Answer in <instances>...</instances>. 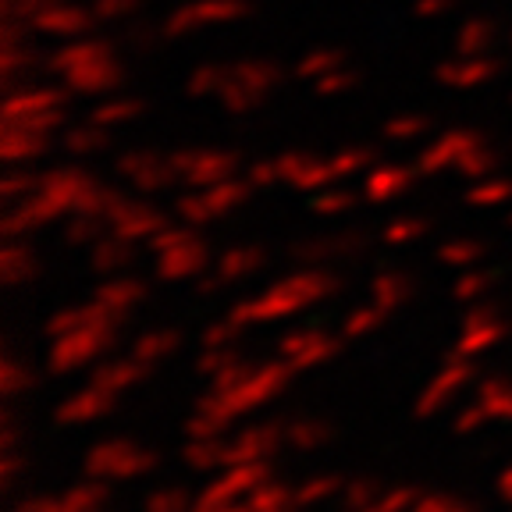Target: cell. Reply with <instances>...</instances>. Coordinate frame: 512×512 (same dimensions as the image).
I'll return each mask as SVG.
<instances>
[{
	"label": "cell",
	"mask_w": 512,
	"mask_h": 512,
	"mask_svg": "<svg viewBox=\"0 0 512 512\" xmlns=\"http://www.w3.org/2000/svg\"><path fill=\"white\" fill-rule=\"evenodd\" d=\"M352 82H356V75L352 72H342V68H335V72L331 75H324V79H320V93H338V89H349Z\"/></svg>",
	"instance_id": "obj_11"
},
{
	"label": "cell",
	"mask_w": 512,
	"mask_h": 512,
	"mask_svg": "<svg viewBox=\"0 0 512 512\" xmlns=\"http://www.w3.org/2000/svg\"><path fill=\"white\" fill-rule=\"evenodd\" d=\"M456 4H459V0H416L413 11L420 18H438V15H445V11L456 8Z\"/></svg>",
	"instance_id": "obj_10"
},
{
	"label": "cell",
	"mask_w": 512,
	"mask_h": 512,
	"mask_svg": "<svg viewBox=\"0 0 512 512\" xmlns=\"http://www.w3.org/2000/svg\"><path fill=\"white\" fill-rule=\"evenodd\" d=\"M498 75V61L491 57H466V61H445L438 68V79L445 86H477V82Z\"/></svg>",
	"instance_id": "obj_3"
},
{
	"label": "cell",
	"mask_w": 512,
	"mask_h": 512,
	"mask_svg": "<svg viewBox=\"0 0 512 512\" xmlns=\"http://www.w3.org/2000/svg\"><path fill=\"white\" fill-rule=\"evenodd\" d=\"M100 57H111V43L104 40H82V43H72V47H64L54 54V68L57 72H72L79 64H89V61H100Z\"/></svg>",
	"instance_id": "obj_5"
},
{
	"label": "cell",
	"mask_w": 512,
	"mask_h": 512,
	"mask_svg": "<svg viewBox=\"0 0 512 512\" xmlns=\"http://www.w3.org/2000/svg\"><path fill=\"white\" fill-rule=\"evenodd\" d=\"M246 15H253V0H189V4L171 11L164 32L168 36H185V32H196L203 25L239 22Z\"/></svg>",
	"instance_id": "obj_1"
},
{
	"label": "cell",
	"mask_w": 512,
	"mask_h": 512,
	"mask_svg": "<svg viewBox=\"0 0 512 512\" xmlns=\"http://www.w3.org/2000/svg\"><path fill=\"white\" fill-rule=\"evenodd\" d=\"M64 75H68V82H72L75 89H107V86H114V82L121 79L118 64H114L111 57L79 64V68H72V72H64Z\"/></svg>",
	"instance_id": "obj_4"
},
{
	"label": "cell",
	"mask_w": 512,
	"mask_h": 512,
	"mask_svg": "<svg viewBox=\"0 0 512 512\" xmlns=\"http://www.w3.org/2000/svg\"><path fill=\"white\" fill-rule=\"evenodd\" d=\"M335 68H342V50H313V54H306L303 64H299V75H303V79H324V75H331Z\"/></svg>",
	"instance_id": "obj_8"
},
{
	"label": "cell",
	"mask_w": 512,
	"mask_h": 512,
	"mask_svg": "<svg viewBox=\"0 0 512 512\" xmlns=\"http://www.w3.org/2000/svg\"><path fill=\"white\" fill-rule=\"evenodd\" d=\"M143 8V0H93V15L104 18V22H114V18H125L132 11Z\"/></svg>",
	"instance_id": "obj_9"
},
{
	"label": "cell",
	"mask_w": 512,
	"mask_h": 512,
	"mask_svg": "<svg viewBox=\"0 0 512 512\" xmlns=\"http://www.w3.org/2000/svg\"><path fill=\"white\" fill-rule=\"evenodd\" d=\"M232 75L239 82H246L253 93H264V89H271L274 82L281 79V72L274 68L271 61H242V64H235V68H232Z\"/></svg>",
	"instance_id": "obj_7"
},
{
	"label": "cell",
	"mask_w": 512,
	"mask_h": 512,
	"mask_svg": "<svg viewBox=\"0 0 512 512\" xmlns=\"http://www.w3.org/2000/svg\"><path fill=\"white\" fill-rule=\"evenodd\" d=\"M491 40H495V22H488V18H470V22L459 29L456 50L463 57H480Z\"/></svg>",
	"instance_id": "obj_6"
},
{
	"label": "cell",
	"mask_w": 512,
	"mask_h": 512,
	"mask_svg": "<svg viewBox=\"0 0 512 512\" xmlns=\"http://www.w3.org/2000/svg\"><path fill=\"white\" fill-rule=\"evenodd\" d=\"M93 18L96 15H89V11L79 8V4L47 0V4L29 18V25L40 32H50V36H79V32H86L89 25H93Z\"/></svg>",
	"instance_id": "obj_2"
}]
</instances>
